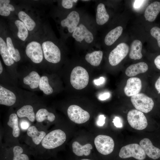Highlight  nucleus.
Here are the masks:
<instances>
[{
  "mask_svg": "<svg viewBox=\"0 0 160 160\" xmlns=\"http://www.w3.org/2000/svg\"><path fill=\"white\" fill-rule=\"evenodd\" d=\"M97 30L94 18L85 12L71 36L75 47L84 49L97 47Z\"/></svg>",
  "mask_w": 160,
  "mask_h": 160,
  "instance_id": "f257e3e1",
  "label": "nucleus"
},
{
  "mask_svg": "<svg viewBox=\"0 0 160 160\" xmlns=\"http://www.w3.org/2000/svg\"><path fill=\"white\" fill-rule=\"evenodd\" d=\"M66 139L65 132L61 129L48 132L40 144L31 152V155L41 160L49 159L51 156V150L62 145Z\"/></svg>",
  "mask_w": 160,
  "mask_h": 160,
  "instance_id": "f03ea898",
  "label": "nucleus"
},
{
  "mask_svg": "<svg viewBox=\"0 0 160 160\" xmlns=\"http://www.w3.org/2000/svg\"><path fill=\"white\" fill-rule=\"evenodd\" d=\"M85 12L84 9L76 7L71 10L63 11L58 23L62 37L64 40L72 36Z\"/></svg>",
  "mask_w": 160,
  "mask_h": 160,
  "instance_id": "7ed1b4c3",
  "label": "nucleus"
},
{
  "mask_svg": "<svg viewBox=\"0 0 160 160\" xmlns=\"http://www.w3.org/2000/svg\"><path fill=\"white\" fill-rule=\"evenodd\" d=\"M19 118L15 111L11 110L4 124L3 138L5 143H19L22 132L19 125Z\"/></svg>",
  "mask_w": 160,
  "mask_h": 160,
  "instance_id": "20e7f679",
  "label": "nucleus"
},
{
  "mask_svg": "<svg viewBox=\"0 0 160 160\" xmlns=\"http://www.w3.org/2000/svg\"><path fill=\"white\" fill-rule=\"evenodd\" d=\"M27 146L20 143L1 145L0 160H31Z\"/></svg>",
  "mask_w": 160,
  "mask_h": 160,
  "instance_id": "39448f33",
  "label": "nucleus"
},
{
  "mask_svg": "<svg viewBox=\"0 0 160 160\" xmlns=\"http://www.w3.org/2000/svg\"><path fill=\"white\" fill-rule=\"evenodd\" d=\"M47 132V129L36 123L32 124L28 129L24 139L31 155V152L40 144Z\"/></svg>",
  "mask_w": 160,
  "mask_h": 160,
  "instance_id": "423d86ee",
  "label": "nucleus"
},
{
  "mask_svg": "<svg viewBox=\"0 0 160 160\" xmlns=\"http://www.w3.org/2000/svg\"><path fill=\"white\" fill-rule=\"evenodd\" d=\"M59 41L57 40H49L42 44L44 59L49 63L55 64L61 61L62 47L64 45Z\"/></svg>",
  "mask_w": 160,
  "mask_h": 160,
  "instance_id": "0eeeda50",
  "label": "nucleus"
},
{
  "mask_svg": "<svg viewBox=\"0 0 160 160\" xmlns=\"http://www.w3.org/2000/svg\"><path fill=\"white\" fill-rule=\"evenodd\" d=\"M89 80V76L87 71L82 66H76L72 71L70 82L76 89H81L85 87L88 83Z\"/></svg>",
  "mask_w": 160,
  "mask_h": 160,
  "instance_id": "6e6552de",
  "label": "nucleus"
},
{
  "mask_svg": "<svg viewBox=\"0 0 160 160\" xmlns=\"http://www.w3.org/2000/svg\"><path fill=\"white\" fill-rule=\"evenodd\" d=\"M131 100L137 110L146 113L151 111L154 105L152 99L142 93L132 96Z\"/></svg>",
  "mask_w": 160,
  "mask_h": 160,
  "instance_id": "1a4fd4ad",
  "label": "nucleus"
},
{
  "mask_svg": "<svg viewBox=\"0 0 160 160\" xmlns=\"http://www.w3.org/2000/svg\"><path fill=\"white\" fill-rule=\"evenodd\" d=\"M119 156L123 159L133 157L138 160H143L146 157V154L140 145L133 143L122 147Z\"/></svg>",
  "mask_w": 160,
  "mask_h": 160,
  "instance_id": "9d476101",
  "label": "nucleus"
},
{
  "mask_svg": "<svg viewBox=\"0 0 160 160\" xmlns=\"http://www.w3.org/2000/svg\"><path fill=\"white\" fill-rule=\"evenodd\" d=\"M25 53L27 57L35 64L41 63L44 58L41 45L36 41H32L27 44Z\"/></svg>",
  "mask_w": 160,
  "mask_h": 160,
  "instance_id": "9b49d317",
  "label": "nucleus"
},
{
  "mask_svg": "<svg viewBox=\"0 0 160 160\" xmlns=\"http://www.w3.org/2000/svg\"><path fill=\"white\" fill-rule=\"evenodd\" d=\"M127 120L132 128L138 130L145 129L148 125L147 119L143 113L137 109L129 111L127 115Z\"/></svg>",
  "mask_w": 160,
  "mask_h": 160,
  "instance_id": "f8f14e48",
  "label": "nucleus"
},
{
  "mask_svg": "<svg viewBox=\"0 0 160 160\" xmlns=\"http://www.w3.org/2000/svg\"><path fill=\"white\" fill-rule=\"evenodd\" d=\"M95 147L101 154L107 155L113 151L114 146V142L110 136L104 135H99L94 140Z\"/></svg>",
  "mask_w": 160,
  "mask_h": 160,
  "instance_id": "ddd939ff",
  "label": "nucleus"
},
{
  "mask_svg": "<svg viewBox=\"0 0 160 160\" xmlns=\"http://www.w3.org/2000/svg\"><path fill=\"white\" fill-rule=\"evenodd\" d=\"M129 50L128 45L125 43L118 44L110 53L108 61L112 66L118 64L127 56Z\"/></svg>",
  "mask_w": 160,
  "mask_h": 160,
  "instance_id": "4468645a",
  "label": "nucleus"
},
{
  "mask_svg": "<svg viewBox=\"0 0 160 160\" xmlns=\"http://www.w3.org/2000/svg\"><path fill=\"white\" fill-rule=\"evenodd\" d=\"M67 112L69 119L76 124L84 123L90 118V115L88 112L76 105H70L68 108Z\"/></svg>",
  "mask_w": 160,
  "mask_h": 160,
  "instance_id": "2eb2a0df",
  "label": "nucleus"
},
{
  "mask_svg": "<svg viewBox=\"0 0 160 160\" xmlns=\"http://www.w3.org/2000/svg\"><path fill=\"white\" fill-rule=\"evenodd\" d=\"M55 119L54 114L50 111L46 107H39L36 112V124L47 129L49 124L53 122Z\"/></svg>",
  "mask_w": 160,
  "mask_h": 160,
  "instance_id": "dca6fc26",
  "label": "nucleus"
},
{
  "mask_svg": "<svg viewBox=\"0 0 160 160\" xmlns=\"http://www.w3.org/2000/svg\"><path fill=\"white\" fill-rule=\"evenodd\" d=\"M38 107H36L31 103L23 104L15 112L19 119L25 118L32 124L35 121V113Z\"/></svg>",
  "mask_w": 160,
  "mask_h": 160,
  "instance_id": "f3484780",
  "label": "nucleus"
},
{
  "mask_svg": "<svg viewBox=\"0 0 160 160\" xmlns=\"http://www.w3.org/2000/svg\"><path fill=\"white\" fill-rule=\"evenodd\" d=\"M17 101L16 95L10 89L0 85V104L12 107L15 105Z\"/></svg>",
  "mask_w": 160,
  "mask_h": 160,
  "instance_id": "a211bd4d",
  "label": "nucleus"
},
{
  "mask_svg": "<svg viewBox=\"0 0 160 160\" xmlns=\"http://www.w3.org/2000/svg\"><path fill=\"white\" fill-rule=\"evenodd\" d=\"M110 16L105 6L103 3L96 1L95 6V16L94 18L97 30L100 26L106 23L109 20Z\"/></svg>",
  "mask_w": 160,
  "mask_h": 160,
  "instance_id": "6ab92c4d",
  "label": "nucleus"
},
{
  "mask_svg": "<svg viewBox=\"0 0 160 160\" xmlns=\"http://www.w3.org/2000/svg\"><path fill=\"white\" fill-rule=\"evenodd\" d=\"M142 88L141 80L137 77H131L127 81L124 92L127 96H132L139 93Z\"/></svg>",
  "mask_w": 160,
  "mask_h": 160,
  "instance_id": "aec40b11",
  "label": "nucleus"
},
{
  "mask_svg": "<svg viewBox=\"0 0 160 160\" xmlns=\"http://www.w3.org/2000/svg\"><path fill=\"white\" fill-rule=\"evenodd\" d=\"M140 145L150 158L155 160L160 157V149L154 146L149 139L144 138L142 140Z\"/></svg>",
  "mask_w": 160,
  "mask_h": 160,
  "instance_id": "412c9836",
  "label": "nucleus"
},
{
  "mask_svg": "<svg viewBox=\"0 0 160 160\" xmlns=\"http://www.w3.org/2000/svg\"><path fill=\"white\" fill-rule=\"evenodd\" d=\"M40 78V76L38 72L32 71L24 76L23 82L31 89H36L39 88Z\"/></svg>",
  "mask_w": 160,
  "mask_h": 160,
  "instance_id": "4be33fe9",
  "label": "nucleus"
},
{
  "mask_svg": "<svg viewBox=\"0 0 160 160\" xmlns=\"http://www.w3.org/2000/svg\"><path fill=\"white\" fill-rule=\"evenodd\" d=\"M123 28L118 26L110 31L106 34L103 39L104 44L107 46L113 45L121 34Z\"/></svg>",
  "mask_w": 160,
  "mask_h": 160,
  "instance_id": "5701e85b",
  "label": "nucleus"
},
{
  "mask_svg": "<svg viewBox=\"0 0 160 160\" xmlns=\"http://www.w3.org/2000/svg\"><path fill=\"white\" fill-rule=\"evenodd\" d=\"M148 69V66L146 63L140 62L129 66L126 69L125 73L127 76L132 77L146 72Z\"/></svg>",
  "mask_w": 160,
  "mask_h": 160,
  "instance_id": "b1692460",
  "label": "nucleus"
},
{
  "mask_svg": "<svg viewBox=\"0 0 160 160\" xmlns=\"http://www.w3.org/2000/svg\"><path fill=\"white\" fill-rule=\"evenodd\" d=\"M160 11V2L154 1L148 5L144 12V17L146 20L153 21L156 18Z\"/></svg>",
  "mask_w": 160,
  "mask_h": 160,
  "instance_id": "393cba45",
  "label": "nucleus"
},
{
  "mask_svg": "<svg viewBox=\"0 0 160 160\" xmlns=\"http://www.w3.org/2000/svg\"><path fill=\"white\" fill-rule=\"evenodd\" d=\"M103 55V51L100 50H94L86 54L85 56L86 61L91 65L98 66L100 64Z\"/></svg>",
  "mask_w": 160,
  "mask_h": 160,
  "instance_id": "a878e982",
  "label": "nucleus"
},
{
  "mask_svg": "<svg viewBox=\"0 0 160 160\" xmlns=\"http://www.w3.org/2000/svg\"><path fill=\"white\" fill-rule=\"evenodd\" d=\"M0 54L5 65L9 67L14 64L15 62L9 53L6 43L1 37H0Z\"/></svg>",
  "mask_w": 160,
  "mask_h": 160,
  "instance_id": "bb28decb",
  "label": "nucleus"
},
{
  "mask_svg": "<svg viewBox=\"0 0 160 160\" xmlns=\"http://www.w3.org/2000/svg\"><path fill=\"white\" fill-rule=\"evenodd\" d=\"M72 148L73 153L78 156L89 155L90 153L91 150L92 149V146L90 144L87 143L82 145L77 141L73 142Z\"/></svg>",
  "mask_w": 160,
  "mask_h": 160,
  "instance_id": "cd10ccee",
  "label": "nucleus"
},
{
  "mask_svg": "<svg viewBox=\"0 0 160 160\" xmlns=\"http://www.w3.org/2000/svg\"><path fill=\"white\" fill-rule=\"evenodd\" d=\"M142 47V43L140 41L134 40L131 44L129 54V58L135 60L140 59L143 56L141 53Z\"/></svg>",
  "mask_w": 160,
  "mask_h": 160,
  "instance_id": "c85d7f7f",
  "label": "nucleus"
},
{
  "mask_svg": "<svg viewBox=\"0 0 160 160\" xmlns=\"http://www.w3.org/2000/svg\"><path fill=\"white\" fill-rule=\"evenodd\" d=\"M20 20L25 25L28 31H33L35 28L36 24L34 20L31 17L23 11H20L18 14Z\"/></svg>",
  "mask_w": 160,
  "mask_h": 160,
  "instance_id": "c756f323",
  "label": "nucleus"
},
{
  "mask_svg": "<svg viewBox=\"0 0 160 160\" xmlns=\"http://www.w3.org/2000/svg\"><path fill=\"white\" fill-rule=\"evenodd\" d=\"M6 43L8 51L11 57L16 62L19 61L21 59L20 53L18 50L14 47L10 37H7Z\"/></svg>",
  "mask_w": 160,
  "mask_h": 160,
  "instance_id": "7c9ffc66",
  "label": "nucleus"
},
{
  "mask_svg": "<svg viewBox=\"0 0 160 160\" xmlns=\"http://www.w3.org/2000/svg\"><path fill=\"white\" fill-rule=\"evenodd\" d=\"M39 89L46 95H49L53 92V89L49 84V79L46 75H42L40 79Z\"/></svg>",
  "mask_w": 160,
  "mask_h": 160,
  "instance_id": "2f4dec72",
  "label": "nucleus"
},
{
  "mask_svg": "<svg viewBox=\"0 0 160 160\" xmlns=\"http://www.w3.org/2000/svg\"><path fill=\"white\" fill-rule=\"evenodd\" d=\"M18 32L17 36L22 41H24L28 36V30L24 23L20 20H17L15 22Z\"/></svg>",
  "mask_w": 160,
  "mask_h": 160,
  "instance_id": "473e14b6",
  "label": "nucleus"
},
{
  "mask_svg": "<svg viewBox=\"0 0 160 160\" xmlns=\"http://www.w3.org/2000/svg\"><path fill=\"white\" fill-rule=\"evenodd\" d=\"M10 2L9 0H0V15L1 16H8L10 15L11 12L15 11V8L10 4Z\"/></svg>",
  "mask_w": 160,
  "mask_h": 160,
  "instance_id": "72a5a7b5",
  "label": "nucleus"
},
{
  "mask_svg": "<svg viewBox=\"0 0 160 160\" xmlns=\"http://www.w3.org/2000/svg\"><path fill=\"white\" fill-rule=\"evenodd\" d=\"M78 0H63L60 1V4L63 11L71 10L75 8Z\"/></svg>",
  "mask_w": 160,
  "mask_h": 160,
  "instance_id": "f704fd0d",
  "label": "nucleus"
},
{
  "mask_svg": "<svg viewBox=\"0 0 160 160\" xmlns=\"http://www.w3.org/2000/svg\"><path fill=\"white\" fill-rule=\"evenodd\" d=\"M19 125L22 133H26L28 129L33 124L25 118L19 119Z\"/></svg>",
  "mask_w": 160,
  "mask_h": 160,
  "instance_id": "c9c22d12",
  "label": "nucleus"
},
{
  "mask_svg": "<svg viewBox=\"0 0 160 160\" xmlns=\"http://www.w3.org/2000/svg\"><path fill=\"white\" fill-rule=\"evenodd\" d=\"M151 35L157 39L159 47H160V28L158 27L152 28L150 31Z\"/></svg>",
  "mask_w": 160,
  "mask_h": 160,
  "instance_id": "e433bc0d",
  "label": "nucleus"
},
{
  "mask_svg": "<svg viewBox=\"0 0 160 160\" xmlns=\"http://www.w3.org/2000/svg\"><path fill=\"white\" fill-rule=\"evenodd\" d=\"M106 117L103 115H100L99 116L97 122L98 125L100 126H103L105 123V119Z\"/></svg>",
  "mask_w": 160,
  "mask_h": 160,
  "instance_id": "4c0bfd02",
  "label": "nucleus"
},
{
  "mask_svg": "<svg viewBox=\"0 0 160 160\" xmlns=\"http://www.w3.org/2000/svg\"><path fill=\"white\" fill-rule=\"evenodd\" d=\"M113 122L114 126L117 127L121 128L122 127V124L121 122L120 119L118 117H115L113 119Z\"/></svg>",
  "mask_w": 160,
  "mask_h": 160,
  "instance_id": "58836bf2",
  "label": "nucleus"
},
{
  "mask_svg": "<svg viewBox=\"0 0 160 160\" xmlns=\"http://www.w3.org/2000/svg\"><path fill=\"white\" fill-rule=\"evenodd\" d=\"M105 81V78L103 77H101L98 79H95L94 82L95 85H99L103 84Z\"/></svg>",
  "mask_w": 160,
  "mask_h": 160,
  "instance_id": "ea45409f",
  "label": "nucleus"
},
{
  "mask_svg": "<svg viewBox=\"0 0 160 160\" xmlns=\"http://www.w3.org/2000/svg\"><path fill=\"white\" fill-rule=\"evenodd\" d=\"M110 94L109 92H105L101 95L99 97V100H104L110 97Z\"/></svg>",
  "mask_w": 160,
  "mask_h": 160,
  "instance_id": "a19ab883",
  "label": "nucleus"
},
{
  "mask_svg": "<svg viewBox=\"0 0 160 160\" xmlns=\"http://www.w3.org/2000/svg\"><path fill=\"white\" fill-rule=\"evenodd\" d=\"M145 1L144 0H135L134 4V7L135 8H140Z\"/></svg>",
  "mask_w": 160,
  "mask_h": 160,
  "instance_id": "79ce46f5",
  "label": "nucleus"
},
{
  "mask_svg": "<svg viewBox=\"0 0 160 160\" xmlns=\"http://www.w3.org/2000/svg\"><path fill=\"white\" fill-rule=\"evenodd\" d=\"M154 63L157 68L160 70V55H158L155 58Z\"/></svg>",
  "mask_w": 160,
  "mask_h": 160,
  "instance_id": "37998d69",
  "label": "nucleus"
},
{
  "mask_svg": "<svg viewBox=\"0 0 160 160\" xmlns=\"http://www.w3.org/2000/svg\"><path fill=\"white\" fill-rule=\"evenodd\" d=\"M155 87L158 93L160 94V76L156 82Z\"/></svg>",
  "mask_w": 160,
  "mask_h": 160,
  "instance_id": "c03bdc74",
  "label": "nucleus"
},
{
  "mask_svg": "<svg viewBox=\"0 0 160 160\" xmlns=\"http://www.w3.org/2000/svg\"><path fill=\"white\" fill-rule=\"evenodd\" d=\"M3 71V68L1 60H0V74H1Z\"/></svg>",
  "mask_w": 160,
  "mask_h": 160,
  "instance_id": "a18cd8bd",
  "label": "nucleus"
},
{
  "mask_svg": "<svg viewBox=\"0 0 160 160\" xmlns=\"http://www.w3.org/2000/svg\"><path fill=\"white\" fill-rule=\"evenodd\" d=\"M81 160H91L88 159H83Z\"/></svg>",
  "mask_w": 160,
  "mask_h": 160,
  "instance_id": "49530a36",
  "label": "nucleus"
}]
</instances>
